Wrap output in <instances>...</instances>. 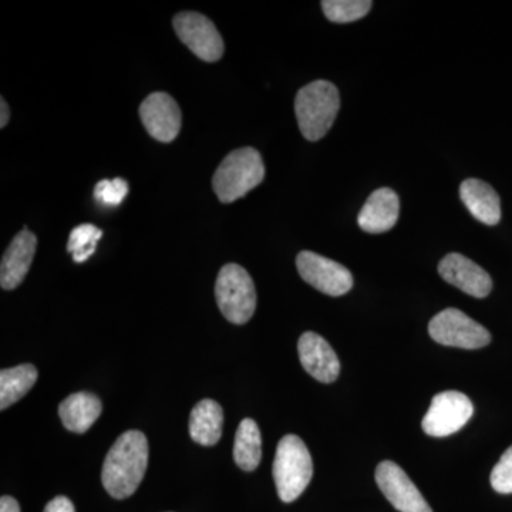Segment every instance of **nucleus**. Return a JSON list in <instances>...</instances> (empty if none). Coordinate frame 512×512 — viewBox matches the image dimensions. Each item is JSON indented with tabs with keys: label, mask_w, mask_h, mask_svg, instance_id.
<instances>
[{
	"label": "nucleus",
	"mask_w": 512,
	"mask_h": 512,
	"mask_svg": "<svg viewBox=\"0 0 512 512\" xmlns=\"http://www.w3.org/2000/svg\"><path fill=\"white\" fill-rule=\"evenodd\" d=\"M148 441L141 431L121 434L104 460L101 481L111 497L124 500L136 493L146 474Z\"/></svg>",
	"instance_id": "f257e3e1"
},
{
	"label": "nucleus",
	"mask_w": 512,
	"mask_h": 512,
	"mask_svg": "<svg viewBox=\"0 0 512 512\" xmlns=\"http://www.w3.org/2000/svg\"><path fill=\"white\" fill-rule=\"evenodd\" d=\"M340 97L335 84L316 80L302 87L296 94L295 114L302 136L318 141L326 136L335 123Z\"/></svg>",
	"instance_id": "f03ea898"
},
{
	"label": "nucleus",
	"mask_w": 512,
	"mask_h": 512,
	"mask_svg": "<svg viewBox=\"0 0 512 512\" xmlns=\"http://www.w3.org/2000/svg\"><path fill=\"white\" fill-rule=\"evenodd\" d=\"M264 178L261 154L255 148L244 147L224 158L212 178V188L222 204H231L258 187Z\"/></svg>",
	"instance_id": "7ed1b4c3"
},
{
	"label": "nucleus",
	"mask_w": 512,
	"mask_h": 512,
	"mask_svg": "<svg viewBox=\"0 0 512 512\" xmlns=\"http://www.w3.org/2000/svg\"><path fill=\"white\" fill-rule=\"evenodd\" d=\"M272 474L279 498L284 503H293L301 497L311 483L313 463L308 447L295 434H288L279 441Z\"/></svg>",
	"instance_id": "20e7f679"
},
{
	"label": "nucleus",
	"mask_w": 512,
	"mask_h": 512,
	"mask_svg": "<svg viewBox=\"0 0 512 512\" xmlns=\"http://www.w3.org/2000/svg\"><path fill=\"white\" fill-rule=\"evenodd\" d=\"M215 298L225 319L235 325L247 323L256 309V289L247 269L237 264L222 266Z\"/></svg>",
	"instance_id": "39448f33"
},
{
	"label": "nucleus",
	"mask_w": 512,
	"mask_h": 512,
	"mask_svg": "<svg viewBox=\"0 0 512 512\" xmlns=\"http://www.w3.org/2000/svg\"><path fill=\"white\" fill-rule=\"evenodd\" d=\"M429 333L437 343L451 348L481 349L491 342L490 332L483 325L454 308L437 313L430 320Z\"/></svg>",
	"instance_id": "423d86ee"
},
{
	"label": "nucleus",
	"mask_w": 512,
	"mask_h": 512,
	"mask_svg": "<svg viewBox=\"0 0 512 512\" xmlns=\"http://www.w3.org/2000/svg\"><path fill=\"white\" fill-rule=\"evenodd\" d=\"M473 413V403L466 394L450 390L433 397L421 427L427 436L443 439L463 429Z\"/></svg>",
	"instance_id": "0eeeda50"
},
{
	"label": "nucleus",
	"mask_w": 512,
	"mask_h": 512,
	"mask_svg": "<svg viewBox=\"0 0 512 512\" xmlns=\"http://www.w3.org/2000/svg\"><path fill=\"white\" fill-rule=\"evenodd\" d=\"M173 25L181 42L204 62H218L224 56V40L207 16L197 12L178 13Z\"/></svg>",
	"instance_id": "6e6552de"
},
{
	"label": "nucleus",
	"mask_w": 512,
	"mask_h": 512,
	"mask_svg": "<svg viewBox=\"0 0 512 512\" xmlns=\"http://www.w3.org/2000/svg\"><path fill=\"white\" fill-rule=\"evenodd\" d=\"M296 268L306 284L325 295L342 296L353 288V276L346 266L315 252L302 251L296 258Z\"/></svg>",
	"instance_id": "1a4fd4ad"
},
{
	"label": "nucleus",
	"mask_w": 512,
	"mask_h": 512,
	"mask_svg": "<svg viewBox=\"0 0 512 512\" xmlns=\"http://www.w3.org/2000/svg\"><path fill=\"white\" fill-rule=\"evenodd\" d=\"M376 483L389 503L400 512H433L406 471L393 461H383L376 468Z\"/></svg>",
	"instance_id": "9d476101"
},
{
	"label": "nucleus",
	"mask_w": 512,
	"mask_h": 512,
	"mask_svg": "<svg viewBox=\"0 0 512 512\" xmlns=\"http://www.w3.org/2000/svg\"><path fill=\"white\" fill-rule=\"evenodd\" d=\"M140 117L148 134L160 143H171L180 134L183 116L177 101L170 94H150L141 103Z\"/></svg>",
	"instance_id": "9b49d317"
},
{
	"label": "nucleus",
	"mask_w": 512,
	"mask_h": 512,
	"mask_svg": "<svg viewBox=\"0 0 512 512\" xmlns=\"http://www.w3.org/2000/svg\"><path fill=\"white\" fill-rule=\"evenodd\" d=\"M439 274L444 281L474 298H485L493 289V281L480 265L461 254H448L441 259Z\"/></svg>",
	"instance_id": "f8f14e48"
},
{
	"label": "nucleus",
	"mask_w": 512,
	"mask_h": 512,
	"mask_svg": "<svg viewBox=\"0 0 512 512\" xmlns=\"http://www.w3.org/2000/svg\"><path fill=\"white\" fill-rule=\"evenodd\" d=\"M303 369L320 383H333L339 377L340 362L335 350L318 333H303L298 343Z\"/></svg>",
	"instance_id": "ddd939ff"
},
{
	"label": "nucleus",
	"mask_w": 512,
	"mask_h": 512,
	"mask_svg": "<svg viewBox=\"0 0 512 512\" xmlns=\"http://www.w3.org/2000/svg\"><path fill=\"white\" fill-rule=\"evenodd\" d=\"M36 247L37 238L28 229H23L10 242L0 265V285L5 291H13L25 281L35 258Z\"/></svg>",
	"instance_id": "4468645a"
},
{
	"label": "nucleus",
	"mask_w": 512,
	"mask_h": 512,
	"mask_svg": "<svg viewBox=\"0 0 512 512\" xmlns=\"http://www.w3.org/2000/svg\"><path fill=\"white\" fill-rule=\"evenodd\" d=\"M400 201L390 188L372 192L357 217V224L367 234H383L390 231L399 220Z\"/></svg>",
	"instance_id": "2eb2a0df"
},
{
	"label": "nucleus",
	"mask_w": 512,
	"mask_h": 512,
	"mask_svg": "<svg viewBox=\"0 0 512 512\" xmlns=\"http://www.w3.org/2000/svg\"><path fill=\"white\" fill-rule=\"evenodd\" d=\"M460 197L467 210L485 225H497L501 220V202L490 184L468 178L460 187Z\"/></svg>",
	"instance_id": "dca6fc26"
},
{
	"label": "nucleus",
	"mask_w": 512,
	"mask_h": 512,
	"mask_svg": "<svg viewBox=\"0 0 512 512\" xmlns=\"http://www.w3.org/2000/svg\"><path fill=\"white\" fill-rule=\"evenodd\" d=\"M101 402L93 393L79 392L70 394L59 407V416L63 426L73 433H86L99 419Z\"/></svg>",
	"instance_id": "f3484780"
},
{
	"label": "nucleus",
	"mask_w": 512,
	"mask_h": 512,
	"mask_svg": "<svg viewBox=\"0 0 512 512\" xmlns=\"http://www.w3.org/2000/svg\"><path fill=\"white\" fill-rule=\"evenodd\" d=\"M224 412L214 400L205 399L195 404L190 417L191 439L201 446H215L221 440Z\"/></svg>",
	"instance_id": "a211bd4d"
},
{
	"label": "nucleus",
	"mask_w": 512,
	"mask_h": 512,
	"mask_svg": "<svg viewBox=\"0 0 512 512\" xmlns=\"http://www.w3.org/2000/svg\"><path fill=\"white\" fill-rule=\"evenodd\" d=\"M262 437L254 420L241 421L235 436L234 460L244 471H254L261 463Z\"/></svg>",
	"instance_id": "6ab92c4d"
},
{
	"label": "nucleus",
	"mask_w": 512,
	"mask_h": 512,
	"mask_svg": "<svg viewBox=\"0 0 512 512\" xmlns=\"http://www.w3.org/2000/svg\"><path fill=\"white\" fill-rule=\"evenodd\" d=\"M37 369L33 365H20L0 372V409L6 410L19 402L35 386Z\"/></svg>",
	"instance_id": "aec40b11"
},
{
	"label": "nucleus",
	"mask_w": 512,
	"mask_h": 512,
	"mask_svg": "<svg viewBox=\"0 0 512 512\" xmlns=\"http://www.w3.org/2000/svg\"><path fill=\"white\" fill-rule=\"evenodd\" d=\"M103 237V231L93 224H82L70 232L67 251L73 255V261L77 264L86 262L96 252L97 242Z\"/></svg>",
	"instance_id": "412c9836"
},
{
	"label": "nucleus",
	"mask_w": 512,
	"mask_h": 512,
	"mask_svg": "<svg viewBox=\"0 0 512 512\" xmlns=\"http://www.w3.org/2000/svg\"><path fill=\"white\" fill-rule=\"evenodd\" d=\"M370 0H323L322 9L333 23H352L365 18L372 9Z\"/></svg>",
	"instance_id": "4be33fe9"
},
{
	"label": "nucleus",
	"mask_w": 512,
	"mask_h": 512,
	"mask_svg": "<svg viewBox=\"0 0 512 512\" xmlns=\"http://www.w3.org/2000/svg\"><path fill=\"white\" fill-rule=\"evenodd\" d=\"M128 194V184L123 178H114V180H103L96 185L94 197L101 204L116 207L121 204Z\"/></svg>",
	"instance_id": "5701e85b"
},
{
	"label": "nucleus",
	"mask_w": 512,
	"mask_h": 512,
	"mask_svg": "<svg viewBox=\"0 0 512 512\" xmlns=\"http://www.w3.org/2000/svg\"><path fill=\"white\" fill-rule=\"evenodd\" d=\"M491 485L497 493L512 494V446L500 458L490 477Z\"/></svg>",
	"instance_id": "b1692460"
},
{
	"label": "nucleus",
	"mask_w": 512,
	"mask_h": 512,
	"mask_svg": "<svg viewBox=\"0 0 512 512\" xmlns=\"http://www.w3.org/2000/svg\"><path fill=\"white\" fill-rule=\"evenodd\" d=\"M45 512H76V510H74V505L69 498L60 495V497L53 498L46 505Z\"/></svg>",
	"instance_id": "393cba45"
},
{
	"label": "nucleus",
	"mask_w": 512,
	"mask_h": 512,
	"mask_svg": "<svg viewBox=\"0 0 512 512\" xmlns=\"http://www.w3.org/2000/svg\"><path fill=\"white\" fill-rule=\"evenodd\" d=\"M0 512H20L18 501L9 495L0 498Z\"/></svg>",
	"instance_id": "a878e982"
},
{
	"label": "nucleus",
	"mask_w": 512,
	"mask_h": 512,
	"mask_svg": "<svg viewBox=\"0 0 512 512\" xmlns=\"http://www.w3.org/2000/svg\"><path fill=\"white\" fill-rule=\"evenodd\" d=\"M0 111H2V116H0V127L5 128L8 126L10 119L9 106L5 99L0 100Z\"/></svg>",
	"instance_id": "bb28decb"
}]
</instances>
